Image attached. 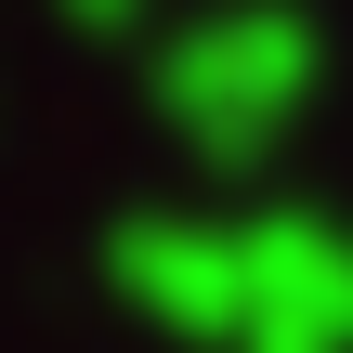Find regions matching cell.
<instances>
[{"mask_svg":"<svg viewBox=\"0 0 353 353\" xmlns=\"http://www.w3.org/2000/svg\"><path fill=\"white\" fill-rule=\"evenodd\" d=\"M52 13H65V26H92V39H131V26H144V0H52Z\"/></svg>","mask_w":353,"mask_h":353,"instance_id":"obj_3","label":"cell"},{"mask_svg":"<svg viewBox=\"0 0 353 353\" xmlns=\"http://www.w3.org/2000/svg\"><path fill=\"white\" fill-rule=\"evenodd\" d=\"M118 262H131V288H144V301L196 314V327H223V314L249 301V236H196V223H131V236H118Z\"/></svg>","mask_w":353,"mask_h":353,"instance_id":"obj_2","label":"cell"},{"mask_svg":"<svg viewBox=\"0 0 353 353\" xmlns=\"http://www.w3.org/2000/svg\"><path fill=\"white\" fill-rule=\"evenodd\" d=\"M301 105H314V26L275 13V0L196 13V26L157 52V118H170L210 170H262Z\"/></svg>","mask_w":353,"mask_h":353,"instance_id":"obj_1","label":"cell"}]
</instances>
